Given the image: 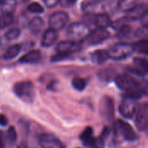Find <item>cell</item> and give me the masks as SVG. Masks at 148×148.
<instances>
[{"instance_id": "cell-1", "label": "cell", "mask_w": 148, "mask_h": 148, "mask_svg": "<svg viewBox=\"0 0 148 148\" xmlns=\"http://www.w3.org/2000/svg\"><path fill=\"white\" fill-rule=\"evenodd\" d=\"M114 82L116 86L121 90L126 92V94L133 95L139 98L143 95L141 93V82H139L135 77L128 74L118 75L115 76Z\"/></svg>"}, {"instance_id": "cell-2", "label": "cell", "mask_w": 148, "mask_h": 148, "mask_svg": "<svg viewBox=\"0 0 148 148\" xmlns=\"http://www.w3.org/2000/svg\"><path fill=\"white\" fill-rule=\"evenodd\" d=\"M140 98L137 96L126 94L123 96L119 107L120 114L126 119H132L135 115L136 110L139 107V105L137 104V101Z\"/></svg>"}, {"instance_id": "cell-3", "label": "cell", "mask_w": 148, "mask_h": 148, "mask_svg": "<svg viewBox=\"0 0 148 148\" xmlns=\"http://www.w3.org/2000/svg\"><path fill=\"white\" fill-rule=\"evenodd\" d=\"M89 33H90V29L84 23H71L67 30V34L69 40L81 43L82 42L86 41Z\"/></svg>"}, {"instance_id": "cell-4", "label": "cell", "mask_w": 148, "mask_h": 148, "mask_svg": "<svg viewBox=\"0 0 148 148\" xmlns=\"http://www.w3.org/2000/svg\"><path fill=\"white\" fill-rule=\"evenodd\" d=\"M15 95L22 101L30 103L34 99V85L29 81H23L16 83L13 87Z\"/></svg>"}, {"instance_id": "cell-5", "label": "cell", "mask_w": 148, "mask_h": 148, "mask_svg": "<svg viewBox=\"0 0 148 148\" xmlns=\"http://www.w3.org/2000/svg\"><path fill=\"white\" fill-rule=\"evenodd\" d=\"M135 50H134V44L120 42V43H116L111 46L108 49V53L109 58H112L114 60H121V59H125L128 57Z\"/></svg>"}, {"instance_id": "cell-6", "label": "cell", "mask_w": 148, "mask_h": 148, "mask_svg": "<svg viewBox=\"0 0 148 148\" xmlns=\"http://www.w3.org/2000/svg\"><path fill=\"white\" fill-rule=\"evenodd\" d=\"M135 125L141 132L148 131V103L140 105L135 113Z\"/></svg>"}, {"instance_id": "cell-7", "label": "cell", "mask_w": 148, "mask_h": 148, "mask_svg": "<svg viewBox=\"0 0 148 148\" xmlns=\"http://www.w3.org/2000/svg\"><path fill=\"white\" fill-rule=\"evenodd\" d=\"M69 21V16L64 11H56L50 15L49 18V25L50 29H53L56 31L62 29L65 27Z\"/></svg>"}, {"instance_id": "cell-8", "label": "cell", "mask_w": 148, "mask_h": 148, "mask_svg": "<svg viewBox=\"0 0 148 148\" xmlns=\"http://www.w3.org/2000/svg\"><path fill=\"white\" fill-rule=\"evenodd\" d=\"M38 144L41 148H66L57 137L50 134H42L38 136Z\"/></svg>"}, {"instance_id": "cell-9", "label": "cell", "mask_w": 148, "mask_h": 148, "mask_svg": "<svg viewBox=\"0 0 148 148\" xmlns=\"http://www.w3.org/2000/svg\"><path fill=\"white\" fill-rule=\"evenodd\" d=\"M109 36V32L107 30V29L96 28L93 31H90L88 36L86 39V42L89 45H97L106 41Z\"/></svg>"}, {"instance_id": "cell-10", "label": "cell", "mask_w": 148, "mask_h": 148, "mask_svg": "<svg viewBox=\"0 0 148 148\" xmlns=\"http://www.w3.org/2000/svg\"><path fill=\"white\" fill-rule=\"evenodd\" d=\"M101 114L108 121L114 117V102L110 96H104L101 101Z\"/></svg>"}, {"instance_id": "cell-11", "label": "cell", "mask_w": 148, "mask_h": 148, "mask_svg": "<svg viewBox=\"0 0 148 148\" xmlns=\"http://www.w3.org/2000/svg\"><path fill=\"white\" fill-rule=\"evenodd\" d=\"M117 125H118V128L122 135V137L127 140V141H135L138 140V135L136 134V132L134 130V128L132 127V126L121 120H118L117 121Z\"/></svg>"}, {"instance_id": "cell-12", "label": "cell", "mask_w": 148, "mask_h": 148, "mask_svg": "<svg viewBox=\"0 0 148 148\" xmlns=\"http://www.w3.org/2000/svg\"><path fill=\"white\" fill-rule=\"evenodd\" d=\"M148 10V6L146 3H138L130 10L127 11L125 19L127 21H136L140 20L144 14Z\"/></svg>"}, {"instance_id": "cell-13", "label": "cell", "mask_w": 148, "mask_h": 148, "mask_svg": "<svg viewBox=\"0 0 148 148\" xmlns=\"http://www.w3.org/2000/svg\"><path fill=\"white\" fill-rule=\"evenodd\" d=\"M81 49H82L81 42H73L71 40L61 42L58 43V45L56 47L57 52H62V53H65V54H69V55L77 52Z\"/></svg>"}, {"instance_id": "cell-14", "label": "cell", "mask_w": 148, "mask_h": 148, "mask_svg": "<svg viewBox=\"0 0 148 148\" xmlns=\"http://www.w3.org/2000/svg\"><path fill=\"white\" fill-rule=\"evenodd\" d=\"M58 34L57 31L53 29H48L44 31L42 37V47H50L52 46L57 40Z\"/></svg>"}, {"instance_id": "cell-15", "label": "cell", "mask_w": 148, "mask_h": 148, "mask_svg": "<svg viewBox=\"0 0 148 148\" xmlns=\"http://www.w3.org/2000/svg\"><path fill=\"white\" fill-rule=\"evenodd\" d=\"M42 58V54L39 50H30L20 58L21 63L31 64L37 63Z\"/></svg>"}, {"instance_id": "cell-16", "label": "cell", "mask_w": 148, "mask_h": 148, "mask_svg": "<svg viewBox=\"0 0 148 148\" xmlns=\"http://www.w3.org/2000/svg\"><path fill=\"white\" fill-rule=\"evenodd\" d=\"M94 23L95 25L97 28H101V29H107L108 26L111 25L112 23V20L110 18V16L107 14H103V13H100L97 14L95 16L94 19Z\"/></svg>"}, {"instance_id": "cell-17", "label": "cell", "mask_w": 148, "mask_h": 148, "mask_svg": "<svg viewBox=\"0 0 148 148\" xmlns=\"http://www.w3.org/2000/svg\"><path fill=\"white\" fill-rule=\"evenodd\" d=\"M108 58H109V56H108V50L99 49V50H95V51L92 52L90 55L91 61L94 63L98 64V65L103 64Z\"/></svg>"}, {"instance_id": "cell-18", "label": "cell", "mask_w": 148, "mask_h": 148, "mask_svg": "<svg viewBox=\"0 0 148 148\" xmlns=\"http://www.w3.org/2000/svg\"><path fill=\"white\" fill-rule=\"evenodd\" d=\"M16 7V0H1L0 12L1 14H13Z\"/></svg>"}, {"instance_id": "cell-19", "label": "cell", "mask_w": 148, "mask_h": 148, "mask_svg": "<svg viewBox=\"0 0 148 148\" xmlns=\"http://www.w3.org/2000/svg\"><path fill=\"white\" fill-rule=\"evenodd\" d=\"M43 27V20L39 17H34L29 23V29L33 35H38Z\"/></svg>"}, {"instance_id": "cell-20", "label": "cell", "mask_w": 148, "mask_h": 148, "mask_svg": "<svg viewBox=\"0 0 148 148\" xmlns=\"http://www.w3.org/2000/svg\"><path fill=\"white\" fill-rule=\"evenodd\" d=\"M80 139L82 140V142L85 145V146H92L93 143L95 142V139H94V131L92 129V127H87L80 135Z\"/></svg>"}, {"instance_id": "cell-21", "label": "cell", "mask_w": 148, "mask_h": 148, "mask_svg": "<svg viewBox=\"0 0 148 148\" xmlns=\"http://www.w3.org/2000/svg\"><path fill=\"white\" fill-rule=\"evenodd\" d=\"M21 52V45L20 44H14L7 49V50L3 54V59L5 60H12L16 57L19 53Z\"/></svg>"}, {"instance_id": "cell-22", "label": "cell", "mask_w": 148, "mask_h": 148, "mask_svg": "<svg viewBox=\"0 0 148 148\" xmlns=\"http://www.w3.org/2000/svg\"><path fill=\"white\" fill-rule=\"evenodd\" d=\"M5 140L9 147H13L15 143L16 142L17 140V133L13 127H10L7 130L6 135H5Z\"/></svg>"}, {"instance_id": "cell-23", "label": "cell", "mask_w": 148, "mask_h": 148, "mask_svg": "<svg viewBox=\"0 0 148 148\" xmlns=\"http://www.w3.org/2000/svg\"><path fill=\"white\" fill-rule=\"evenodd\" d=\"M134 64L143 74H148V60L143 57H136L134 59Z\"/></svg>"}, {"instance_id": "cell-24", "label": "cell", "mask_w": 148, "mask_h": 148, "mask_svg": "<svg viewBox=\"0 0 148 148\" xmlns=\"http://www.w3.org/2000/svg\"><path fill=\"white\" fill-rule=\"evenodd\" d=\"M139 3V0H120L118 3V7L121 10L127 12L130 10L132 8H134L135 5H137Z\"/></svg>"}, {"instance_id": "cell-25", "label": "cell", "mask_w": 148, "mask_h": 148, "mask_svg": "<svg viewBox=\"0 0 148 148\" xmlns=\"http://www.w3.org/2000/svg\"><path fill=\"white\" fill-rule=\"evenodd\" d=\"M134 46L135 51L143 55H148V39H141L134 44Z\"/></svg>"}, {"instance_id": "cell-26", "label": "cell", "mask_w": 148, "mask_h": 148, "mask_svg": "<svg viewBox=\"0 0 148 148\" xmlns=\"http://www.w3.org/2000/svg\"><path fill=\"white\" fill-rule=\"evenodd\" d=\"M14 20L12 14H1L0 15V29H3L10 26Z\"/></svg>"}, {"instance_id": "cell-27", "label": "cell", "mask_w": 148, "mask_h": 148, "mask_svg": "<svg viewBox=\"0 0 148 148\" xmlns=\"http://www.w3.org/2000/svg\"><path fill=\"white\" fill-rule=\"evenodd\" d=\"M87 81L81 77H75L72 80V86L77 91H83L87 87Z\"/></svg>"}, {"instance_id": "cell-28", "label": "cell", "mask_w": 148, "mask_h": 148, "mask_svg": "<svg viewBox=\"0 0 148 148\" xmlns=\"http://www.w3.org/2000/svg\"><path fill=\"white\" fill-rule=\"evenodd\" d=\"M20 34H21V30L20 29L18 28H12L10 29H9L5 35H4V37L9 40V41H12V40H16L17 39L19 36H20Z\"/></svg>"}, {"instance_id": "cell-29", "label": "cell", "mask_w": 148, "mask_h": 148, "mask_svg": "<svg viewBox=\"0 0 148 148\" xmlns=\"http://www.w3.org/2000/svg\"><path fill=\"white\" fill-rule=\"evenodd\" d=\"M28 10L29 11L32 12V13H42L44 11L43 7L36 2L31 3L29 6H28Z\"/></svg>"}, {"instance_id": "cell-30", "label": "cell", "mask_w": 148, "mask_h": 148, "mask_svg": "<svg viewBox=\"0 0 148 148\" xmlns=\"http://www.w3.org/2000/svg\"><path fill=\"white\" fill-rule=\"evenodd\" d=\"M103 0H85L82 3V9H84L85 10H88L91 8L101 3V2Z\"/></svg>"}, {"instance_id": "cell-31", "label": "cell", "mask_w": 148, "mask_h": 148, "mask_svg": "<svg viewBox=\"0 0 148 148\" xmlns=\"http://www.w3.org/2000/svg\"><path fill=\"white\" fill-rule=\"evenodd\" d=\"M70 55H69V54H65V53H62V52H57L56 55H54L51 57V62H61L62 60H65Z\"/></svg>"}, {"instance_id": "cell-32", "label": "cell", "mask_w": 148, "mask_h": 148, "mask_svg": "<svg viewBox=\"0 0 148 148\" xmlns=\"http://www.w3.org/2000/svg\"><path fill=\"white\" fill-rule=\"evenodd\" d=\"M136 36L141 39H148V27L142 26L136 31Z\"/></svg>"}, {"instance_id": "cell-33", "label": "cell", "mask_w": 148, "mask_h": 148, "mask_svg": "<svg viewBox=\"0 0 148 148\" xmlns=\"http://www.w3.org/2000/svg\"><path fill=\"white\" fill-rule=\"evenodd\" d=\"M43 2L48 8H54L61 2V0H43Z\"/></svg>"}, {"instance_id": "cell-34", "label": "cell", "mask_w": 148, "mask_h": 148, "mask_svg": "<svg viewBox=\"0 0 148 148\" xmlns=\"http://www.w3.org/2000/svg\"><path fill=\"white\" fill-rule=\"evenodd\" d=\"M141 93L143 95L148 96V82H141Z\"/></svg>"}, {"instance_id": "cell-35", "label": "cell", "mask_w": 148, "mask_h": 148, "mask_svg": "<svg viewBox=\"0 0 148 148\" xmlns=\"http://www.w3.org/2000/svg\"><path fill=\"white\" fill-rule=\"evenodd\" d=\"M6 147V140L3 132L0 131V148H5Z\"/></svg>"}, {"instance_id": "cell-36", "label": "cell", "mask_w": 148, "mask_h": 148, "mask_svg": "<svg viewBox=\"0 0 148 148\" xmlns=\"http://www.w3.org/2000/svg\"><path fill=\"white\" fill-rule=\"evenodd\" d=\"M140 23L142 26L148 27V10L144 14V16L140 18Z\"/></svg>"}, {"instance_id": "cell-37", "label": "cell", "mask_w": 148, "mask_h": 148, "mask_svg": "<svg viewBox=\"0 0 148 148\" xmlns=\"http://www.w3.org/2000/svg\"><path fill=\"white\" fill-rule=\"evenodd\" d=\"M76 0H61V3L62 5H63L64 7H69L71 5H73L75 3Z\"/></svg>"}, {"instance_id": "cell-38", "label": "cell", "mask_w": 148, "mask_h": 148, "mask_svg": "<svg viewBox=\"0 0 148 148\" xmlns=\"http://www.w3.org/2000/svg\"><path fill=\"white\" fill-rule=\"evenodd\" d=\"M7 124H8V119H7V117L5 116V115H3V114H0V126H2V127H5V126H7Z\"/></svg>"}, {"instance_id": "cell-39", "label": "cell", "mask_w": 148, "mask_h": 148, "mask_svg": "<svg viewBox=\"0 0 148 148\" xmlns=\"http://www.w3.org/2000/svg\"><path fill=\"white\" fill-rule=\"evenodd\" d=\"M91 148H103V142L100 140H95V142L91 146Z\"/></svg>"}, {"instance_id": "cell-40", "label": "cell", "mask_w": 148, "mask_h": 148, "mask_svg": "<svg viewBox=\"0 0 148 148\" xmlns=\"http://www.w3.org/2000/svg\"><path fill=\"white\" fill-rule=\"evenodd\" d=\"M16 148H29L24 143H21V144H19L18 146H17V147Z\"/></svg>"}, {"instance_id": "cell-41", "label": "cell", "mask_w": 148, "mask_h": 148, "mask_svg": "<svg viewBox=\"0 0 148 148\" xmlns=\"http://www.w3.org/2000/svg\"><path fill=\"white\" fill-rule=\"evenodd\" d=\"M22 1H23V2H27V1H29V0H22Z\"/></svg>"}, {"instance_id": "cell-42", "label": "cell", "mask_w": 148, "mask_h": 148, "mask_svg": "<svg viewBox=\"0 0 148 148\" xmlns=\"http://www.w3.org/2000/svg\"><path fill=\"white\" fill-rule=\"evenodd\" d=\"M0 44H1V38H0Z\"/></svg>"}, {"instance_id": "cell-43", "label": "cell", "mask_w": 148, "mask_h": 148, "mask_svg": "<svg viewBox=\"0 0 148 148\" xmlns=\"http://www.w3.org/2000/svg\"><path fill=\"white\" fill-rule=\"evenodd\" d=\"M0 1H1V0H0Z\"/></svg>"}]
</instances>
